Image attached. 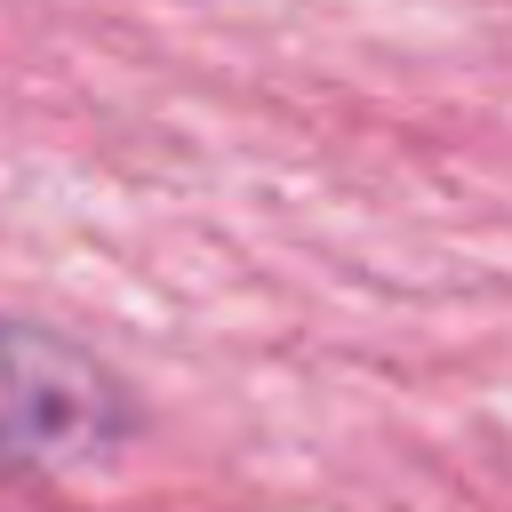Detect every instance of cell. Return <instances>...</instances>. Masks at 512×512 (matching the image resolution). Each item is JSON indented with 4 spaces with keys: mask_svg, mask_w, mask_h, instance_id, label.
<instances>
[{
    "mask_svg": "<svg viewBox=\"0 0 512 512\" xmlns=\"http://www.w3.org/2000/svg\"><path fill=\"white\" fill-rule=\"evenodd\" d=\"M136 432H144V400L96 344L0 312V472L104 464Z\"/></svg>",
    "mask_w": 512,
    "mask_h": 512,
    "instance_id": "6da1fadb",
    "label": "cell"
}]
</instances>
